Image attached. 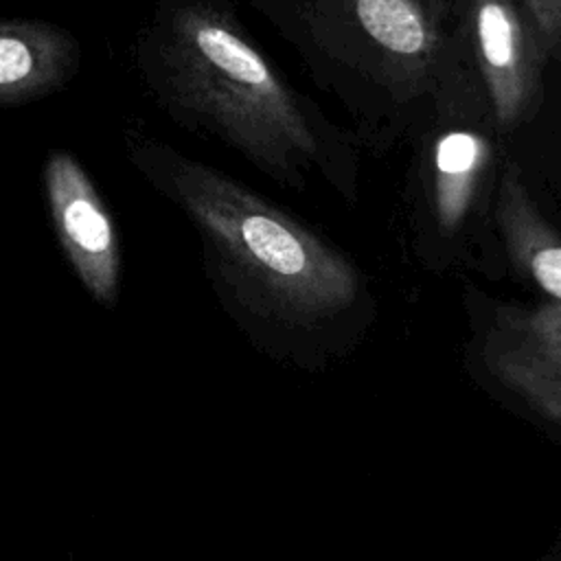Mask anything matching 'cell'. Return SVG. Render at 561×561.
Masks as SVG:
<instances>
[{
  "mask_svg": "<svg viewBox=\"0 0 561 561\" xmlns=\"http://www.w3.org/2000/svg\"><path fill=\"white\" fill-rule=\"evenodd\" d=\"M327 7L348 26L346 37L359 44L379 79L425 85L454 59L456 35L432 0H329Z\"/></svg>",
  "mask_w": 561,
  "mask_h": 561,
  "instance_id": "cell-6",
  "label": "cell"
},
{
  "mask_svg": "<svg viewBox=\"0 0 561 561\" xmlns=\"http://www.w3.org/2000/svg\"><path fill=\"white\" fill-rule=\"evenodd\" d=\"M81 61L79 39L61 24L0 18V107L26 105L64 90Z\"/></svg>",
  "mask_w": 561,
  "mask_h": 561,
  "instance_id": "cell-7",
  "label": "cell"
},
{
  "mask_svg": "<svg viewBox=\"0 0 561 561\" xmlns=\"http://www.w3.org/2000/svg\"><path fill=\"white\" fill-rule=\"evenodd\" d=\"M548 61H561V0H522Z\"/></svg>",
  "mask_w": 561,
  "mask_h": 561,
  "instance_id": "cell-11",
  "label": "cell"
},
{
  "mask_svg": "<svg viewBox=\"0 0 561 561\" xmlns=\"http://www.w3.org/2000/svg\"><path fill=\"white\" fill-rule=\"evenodd\" d=\"M548 368H550V366H548ZM552 370H554V368H552ZM554 373H557V375H559V377H561V373H559V370H554Z\"/></svg>",
  "mask_w": 561,
  "mask_h": 561,
  "instance_id": "cell-12",
  "label": "cell"
},
{
  "mask_svg": "<svg viewBox=\"0 0 561 561\" xmlns=\"http://www.w3.org/2000/svg\"><path fill=\"white\" fill-rule=\"evenodd\" d=\"M491 373L528 401L543 416L561 423V377L508 342L506 337L491 340L484 351Z\"/></svg>",
  "mask_w": 561,
  "mask_h": 561,
  "instance_id": "cell-9",
  "label": "cell"
},
{
  "mask_svg": "<svg viewBox=\"0 0 561 561\" xmlns=\"http://www.w3.org/2000/svg\"><path fill=\"white\" fill-rule=\"evenodd\" d=\"M502 333L508 342L561 373V302H546L535 309L513 311Z\"/></svg>",
  "mask_w": 561,
  "mask_h": 561,
  "instance_id": "cell-10",
  "label": "cell"
},
{
  "mask_svg": "<svg viewBox=\"0 0 561 561\" xmlns=\"http://www.w3.org/2000/svg\"><path fill=\"white\" fill-rule=\"evenodd\" d=\"M467 35L497 131H513L539 107L541 42L522 0H467Z\"/></svg>",
  "mask_w": 561,
  "mask_h": 561,
  "instance_id": "cell-5",
  "label": "cell"
},
{
  "mask_svg": "<svg viewBox=\"0 0 561 561\" xmlns=\"http://www.w3.org/2000/svg\"><path fill=\"white\" fill-rule=\"evenodd\" d=\"M456 114L440 118L430 131L419 164V213L425 234L438 245L456 243L482 217L495 193V145L482 118Z\"/></svg>",
  "mask_w": 561,
  "mask_h": 561,
  "instance_id": "cell-3",
  "label": "cell"
},
{
  "mask_svg": "<svg viewBox=\"0 0 561 561\" xmlns=\"http://www.w3.org/2000/svg\"><path fill=\"white\" fill-rule=\"evenodd\" d=\"M42 180L50 226L70 270L96 305L114 307L121 294L123 245L107 204L70 151H50Z\"/></svg>",
  "mask_w": 561,
  "mask_h": 561,
  "instance_id": "cell-4",
  "label": "cell"
},
{
  "mask_svg": "<svg viewBox=\"0 0 561 561\" xmlns=\"http://www.w3.org/2000/svg\"><path fill=\"white\" fill-rule=\"evenodd\" d=\"M493 210L502 243L517 272L550 302H561V234L539 213L513 164L497 175Z\"/></svg>",
  "mask_w": 561,
  "mask_h": 561,
  "instance_id": "cell-8",
  "label": "cell"
},
{
  "mask_svg": "<svg viewBox=\"0 0 561 561\" xmlns=\"http://www.w3.org/2000/svg\"><path fill=\"white\" fill-rule=\"evenodd\" d=\"M131 55L173 123L217 138L265 175L298 186L322 158L316 121L250 39L232 0H151Z\"/></svg>",
  "mask_w": 561,
  "mask_h": 561,
  "instance_id": "cell-1",
  "label": "cell"
},
{
  "mask_svg": "<svg viewBox=\"0 0 561 561\" xmlns=\"http://www.w3.org/2000/svg\"><path fill=\"white\" fill-rule=\"evenodd\" d=\"M125 156L197 230L206 274L226 302L265 318L316 322L357 300V267L241 182L142 129L125 131Z\"/></svg>",
  "mask_w": 561,
  "mask_h": 561,
  "instance_id": "cell-2",
  "label": "cell"
}]
</instances>
